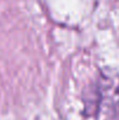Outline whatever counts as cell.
Wrapping results in <instances>:
<instances>
[{
    "instance_id": "1",
    "label": "cell",
    "mask_w": 119,
    "mask_h": 120,
    "mask_svg": "<svg viewBox=\"0 0 119 120\" xmlns=\"http://www.w3.org/2000/svg\"><path fill=\"white\" fill-rule=\"evenodd\" d=\"M85 114L95 120H119V75L102 71L84 93Z\"/></svg>"
}]
</instances>
